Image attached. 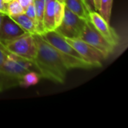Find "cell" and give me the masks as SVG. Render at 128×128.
<instances>
[{
  "instance_id": "7c38bea8",
  "label": "cell",
  "mask_w": 128,
  "mask_h": 128,
  "mask_svg": "<svg viewBox=\"0 0 128 128\" xmlns=\"http://www.w3.org/2000/svg\"><path fill=\"white\" fill-rule=\"evenodd\" d=\"M34 4L35 6L36 10V17H35V26L37 34H42L44 33V13L46 4V0H34Z\"/></svg>"
},
{
  "instance_id": "44dd1931",
  "label": "cell",
  "mask_w": 128,
  "mask_h": 128,
  "mask_svg": "<svg viewBox=\"0 0 128 128\" xmlns=\"http://www.w3.org/2000/svg\"><path fill=\"white\" fill-rule=\"evenodd\" d=\"M18 2L21 4V6L24 8V10L32 3L34 2V0H17Z\"/></svg>"
},
{
  "instance_id": "7a4b0ae2",
  "label": "cell",
  "mask_w": 128,
  "mask_h": 128,
  "mask_svg": "<svg viewBox=\"0 0 128 128\" xmlns=\"http://www.w3.org/2000/svg\"><path fill=\"white\" fill-rule=\"evenodd\" d=\"M32 70L37 71L33 60L22 58L7 50L6 58L0 70V92L20 85L23 75Z\"/></svg>"
},
{
  "instance_id": "277c9868",
  "label": "cell",
  "mask_w": 128,
  "mask_h": 128,
  "mask_svg": "<svg viewBox=\"0 0 128 128\" xmlns=\"http://www.w3.org/2000/svg\"><path fill=\"white\" fill-rule=\"evenodd\" d=\"M4 46L11 53L26 59L33 60L37 54L34 36L30 33H25Z\"/></svg>"
},
{
  "instance_id": "3957f363",
  "label": "cell",
  "mask_w": 128,
  "mask_h": 128,
  "mask_svg": "<svg viewBox=\"0 0 128 128\" xmlns=\"http://www.w3.org/2000/svg\"><path fill=\"white\" fill-rule=\"evenodd\" d=\"M86 21V20L81 18L64 7L62 21L56 28V31L67 38H80Z\"/></svg>"
},
{
  "instance_id": "2e32d148",
  "label": "cell",
  "mask_w": 128,
  "mask_h": 128,
  "mask_svg": "<svg viewBox=\"0 0 128 128\" xmlns=\"http://www.w3.org/2000/svg\"><path fill=\"white\" fill-rule=\"evenodd\" d=\"M25 10L18 2L17 0H12L7 5V15L9 16H14L24 14Z\"/></svg>"
},
{
  "instance_id": "d4e9b609",
  "label": "cell",
  "mask_w": 128,
  "mask_h": 128,
  "mask_svg": "<svg viewBox=\"0 0 128 128\" xmlns=\"http://www.w3.org/2000/svg\"><path fill=\"white\" fill-rule=\"evenodd\" d=\"M4 2V3H6V4H8V3H9L10 2H11L12 0H3Z\"/></svg>"
},
{
  "instance_id": "8fae6325",
  "label": "cell",
  "mask_w": 128,
  "mask_h": 128,
  "mask_svg": "<svg viewBox=\"0 0 128 128\" xmlns=\"http://www.w3.org/2000/svg\"><path fill=\"white\" fill-rule=\"evenodd\" d=\"M66 8L70 10L86 20H89V13L84 0H64V2Z\"/></svg>"
},
{
  "instance_id": "603a6c76",
  "label": "cell",
  "mask_w": 128,
  "mask_h": 128,
  "mask_svg": "<svg viewBox=\"0 0 128 128\" xmlns=\"http://www.w3.org/2000/svg\"><path fill=\"white\" fill-rule=\"evenodd\" d=\"M94 7H95V10H96V11H98L99 8H100V0H94Z\"/></svg>"
},
{
  "instance_id": "cb8c5ba5",
  "label": "cell",
  "mask_w": 128,
  "mask_h": 128,
  "mask_svg": "<svg viewBox=\"0 0 128 128\" xmlns=\"http://www.w3.org/2000/svg\"><path fill=\"white\" fill-rule=\"evenodd\" d=\"M5 14H2V13H0V27H1V24H2V21L3 20V17Z\"/></svg>"
},
{
  "instance_id": "6da1fadb",
  "label": "cell",
  "mask_w": 128,
  "mask_h": 128,
  "mask_svg": "<svg viewBox=\"0 0 128 128\" xmlns=\"http://www.w3.org/2000/svg\"><path fill=\"white\" fill-rule=\"evenodd\" d=\"M33 36L37 46V54L33 62L40 78L56 83H64L70 69L63 59L62 52L44 40L40 34Z\"/></svg>"
},
{
  "instance_id": "d6986e66",
  "label": "cell",
  "mask_w": 128,
  "mask_h": 128,
  "mask_svg": "<svg viewBox=\"0 0 128 128\" xmlns=\"http://www.w3.org/2000/svg\"><path fill=\"white\" fill-rule=\"evenodd\" d=\"M7 55V49L5 46L0 42V70H2L3 64L4 63Z\"/></svg>"
},
{
  "instance_id": "4fadbf2b",
  "label": "cell",
  "mask_w": 128,
  "mask_h": 128,
  "mask_svg": "<svg viewBox=\"0 0 128 128\" xmlns=\"http://www.w3.org/2000/svg\"><path fill=\"white\" fill-rule=\"evenodd\" d=\"M14 22H16L26 33H30L32 34H37L35 22L29 17H28L25 14H20L14 16H10Z\"/></svg>"
},
{
  "instance_id": "30bf717a",
  "label": "cell",
  "mask_w": 128,
  "mask_h": 128,
  "mask_svg": "<svg viewBox=\"0 0 128 128\" xmlns=\"http://www.w3.org/2000/svg\"><path fill=\"white\" fill-rule=\"evenodd\" d=\"M55 4L56 0H47L46 2L44 13V33L56 30L55 26Z\"/></svg>"
},
{
  "instance_id": "484cf974",
  "label": "cell",
  "mask_w": 128,
  "mask_h": 128,
  "mask_svg": "<svg viewBox=\"0 0 128 128\" xmlns=\"http://www.w3.org/2000/svg\"><path fill=\"white\" fill-rule=\"evenodd\" d=\"M56 1H58V2H60V3H63V4H64V0H56Z\"/></svg>"
},
{
  "instance_id": "ba28073f",
  "label": "cell",
  "mask_w": 128,
  "mask_h": 128,
  "mask_svg": "<svg viewBox=\"0 0 128 128\" xmlns=\"http://www.w3.org/2000/svg\"><path fill=\"white\" fill-rule=\"evenodd\" d=\"M40 35L44 40H46L58 51L76 58H82L81 56L77 53V52L68 44L65 38L58 33L56 30L46 32Z\"/></svg>"
},
{
  "instance_id": "e0dca14e",
  "label": "cell",
  "mask_w": 128,
  "mask_h": 128,
  "mask_svg": "<svg viewBox=\"0 0 128 128\" xmlns=\"http://www.w3.org/2000/svg\"><path fill=\"white\" fill-rule=\"evenodd\" d=\"M64 4L60 3L58 1L56 0V4H55V26L56 28L61 24L63 16H64Z\"/></svg>"
},
{
  "instance_id": "9c48e42d",
  "label": "cell",
  "mask_w": 128,
  "mask_h": 128,
  "mask_svg": "<svg viewBox=\"0 0 128 128\" xmlns=\"http://www.w3.org/2000/svg\"><path fill=\"white\" fill-rule=\"evenodd\" d=\"M26 33L9 16L4 15L0 27V42L4 45Z\"/></svg>"
},
{
  "instance_id": "5b68a950",
  "label": "cell",
  "mask_w": 128,
  "mask_h": 128,
  "mask_svg": "<svg viewBox=\"0 0 128 128\" xmlns=\"http://www.w3.org/2000/svg\"><path fill=\"white\" fill-rule=\"evenodd\" d=\"M65 39L82 59L92 64L94 68L101 67L104 61L107 58L100 51L80 38H65Z\"/></svg>"
},
{
  "instance_id": "7402d4cb",
  "label": "cell",
  "mask_w": 128,
  "mask_h": 128,
  "mask_svg": "<svg viewBox=\"0 0 128 128\" xmlns=\"http://www.w3.org/2000/svg\"><path fill=\"white\" fill-rule=\"evenodd\" d=\"M7 5L8 4L4 3L3 0H0V13L7 15Z\"/></svg>"
},
{
  "instance_id": "52a82bcc",
  "label": "cell",
  "mask_w": 128,
  "mask_h": 128,
  "mask_svg": "<svg viewBox=\"0 0 128 128\" xmlns=\"http://www.w3.org/2000/svg\"><path fill=\"white\" fill-rule=\"evenodd\" d=\"M89 20L95 28L112 45L116 46L119 43V37L115 30L110 27L103 16L98 11H91L89 13Z\"/></svg>"
},
{
  "instance_id": "8992f818",
  "label": "cell",
  "mask_w": 128,
  "mask_h": 128,
  "mask_svg": "<svg viewBox=\"0 0 128 128\" xmlns=\"http://www.w3.org/2000/svg\"><path fill=\"white\" fill-rule=\"evenodd\" d=\"M80 39L89 44L107 58L114 52L116 46L108 41L93 26L92 22L88 20L86 21L84 30L80 37Z\"/></svg>"
},
{
  "instance_id": "ffe728a7",
  "label": "cell",
  "mask_w": 128,
  "mask_h": 128,
  "mask_svg": "<svg viewBox=\"0 0 128 128\" xmlns=\"http://www.w3.org/2000/svg\"><path fill=\"white\" fill-rule=\"evenodd\" d=\"M85 2H86V4L88 9V10L91 12V11H96L95 10V7H94V0H84Z\"/></svg>"
},
{
  "instance_id": "5bb4252c",
  "label": "cell",
  "mask_w": 128,
  "mask_h": 128,
  "mask_svg": "<svg viewBox=\"0 0 128 128\" xmlns=\"http://www.w3.org/2000/svg\"><path fill=\"white\" fill-rule=\"evenodd\" d=\"M40 78V74L35 70L27 72L22 77L19 86L22 87H26V88L34 86L37 83H38Z\"/></svg>"
},
{
  "instance_id": "ac0fdd59",
  "label": "cell",
  "mask_w": 128,
  "mask_h": 128,
  "mask_svg": "<svg viewBox=\"0 0 128 128\" xmlns=\"http://www.w3.org/2000/svg\"><path fill=\"white\" fill-rule=\"evenodd\" d=\"M24 14L29 17L31 20H32L33 21H34L35 22V17H36V10H35V6L34 2L32 3L31 4H29L26 9H25V12Z\"/></svg>"
},
{
  "instance_id": "9a60e30c",
  "label": "cell",
  "mask_w": 128,
  "mask_h": 128,
  "mask_svg": "<svg viewBox=\"0 0 128 128\" xmlns=\"http://www.w3.org/2000/svg\"><path fill=\"white\" fill-rule=\"evenodd\" d=\"M112 4L113 0H100V8L98 11L108 23L110 22Z\"/></svg>"
}]
</instances>
